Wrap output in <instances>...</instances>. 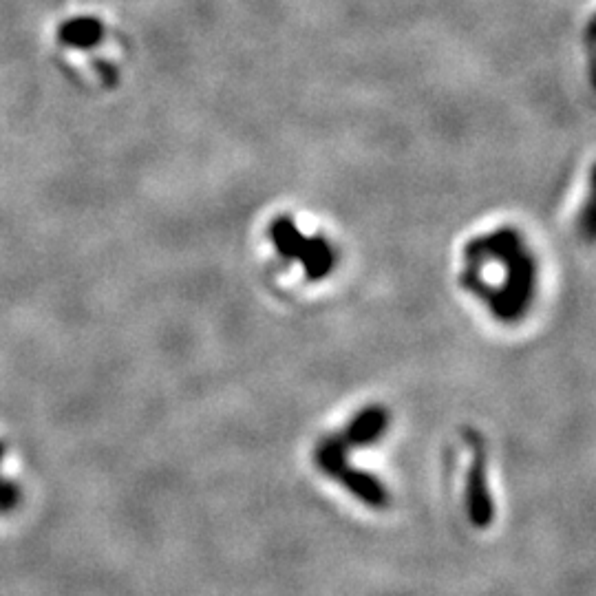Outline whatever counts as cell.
Masks as SVG:
<instances>
[{
	"mask_svg": "<svg viewBox=\"0 0 596 596\" xmlns=\"http://www.w3.org/2000/svg\"><path fill=\"white\" fill-rule=\"evenodd\" d=\"M104 36V29L93 18H73L62 23L58 29V38L65 47L73 49H89L95 47Z\"/></svg>",
	"mask_w": 596,
	"mask_h": 596,
	"instance_id": "obj_4",
	"label": "cell"
},
{
	"mask_svg": "<svg viewBox=\"0 0 596 596\" xmlns=\"http://www.w3.org/2000/svg\"><path fill=\"white\" fill-rule=\"evenodd\" d=\"M338 482H343L347 491L358 497L360 502L367 504L369 508H387L389 506V493L387 488L376 480L374 475L358 471V468H351L349 464L336 475Z\"/></svg>",
	"mask_w": 596,
	"mask_h": 596,
	"instance_id": "obj_3",
	"label": "cell"
},
{
	"mask_svg": "<svg viewBox=\"0 0 596 596\" xmlns=\"http://www.w3.org/2000/svg\"><path fill=\"white\" fill-rule=\"evenodd\" d=\"M466 513L475 528H488L495 517L493 497L486 486V468L484 453L477 449L475 460L471 462L466 475Z\"/></svg>",
	"mask_w": 596,
	"mask_h": 596,
	"instance_id": "obj_1",
	"label": "cell"
},
{
	"mask_svg": "<svg viewBox=\"0 0 596 596\" xmlns=\"http://www.w3.org/2000/svg\"><path fill=\"white\" fill-rule=\"evenodd\" d=\"M316 462L321 471L336 477L347 466V444L343 438H327L316 449Z\"/></svg>",
	"mask_w": 596,
	"mask_h": 596,
	"instance_id": "obj_5",
	"label": "cell"
},
{
	"mask_svg": "<svg viewBox=\"0 0 596 596\" xmlns=\"http://www.w3.org/2000/svg\"><path fill=\"white\" fill-rule=\"evenodd\" d=\"M5 457V446L0 444V462ZM20 499H23V491L20 486L0 473V515H9L20 506Z\"/></svg>",
	"mask_w": 596,
	"mask_h": 596,
	"instance_id": "obj_6",
	"label": "cell"
},
{
	"mask_svg": "<svg viewBox=\"0 0 596 596\" xmlns=\"http://www.w3.org/2000/svg\"><path fill=\"white\" fill-rule=\"evenodd\" d=\"M389 427V411L385 407H367L360 411L354 420L349 422V427L343 431V442L347 446H367L374 444L382 438V433Z\"/></svg>",
	"mask_w": 596,
	"mask_h": 596,
	"instance_id": "obj_2",
	"label": "cell"
}]
</instances>
